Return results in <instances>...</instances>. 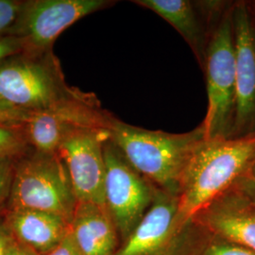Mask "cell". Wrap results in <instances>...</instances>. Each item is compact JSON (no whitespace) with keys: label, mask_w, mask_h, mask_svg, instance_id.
I'll return each instance as SVG.
<instances>
[{"label":"cell","mask_w":255,"mask_h":255,"mask_svg":"<svg viewBox=\"0 0 255 255\" xmlns=\"http://www.w3.org/2000/svg\"><path fill=\"white\" fill-rule=\"evenodd\" d=\"M0 114H8V115H15V116H28L29 114L16 109L9 105L6 101L0 99Z\"/></svg>","instance_id":"25"},{"label":"cell","mask_w":255,"mask_h":255,"mask_svg":"<svg viewBox=\"0 0 255 255\" xmlns=\"http://www.w3.org/2000/svg\"><path fill=\"white\" fill-rule=\"evenodd\" d=\"M4 219L12 237L39 255L51 252L69 231L65 219L41 211L7 210Z\"/></svg>","instance_id":"14"},{"label":"cell","mask_w":255,"mask_h":255,"mask_svg":"<svg viewBox=\"0 0 255 255\" xmlns=\"http://www.w3.org/2000/svg\"><path fill=\"white\" fill-rule=\"evenodd\" d=\"M9 255H39L34 251L29 249L28 247L23 245L20 243L15 238L13 240V243L10 247Z\"/></svg>","instance_id":"23"},{"label":"cell","mask_w":255,"mask_h":255,"mask_svg":"<svg viewBox=\"0 0 255 255\" xmlns=\"http://www.w3.org/2000/svg\"><path fill=\"white\" fill-rule=\"evenodd\" d=\"M179 196L157 188L154 201L116 255H152L164 246L178 221Z\"/></svg>","instance_id":"13"},{"label":"cell","mask_w":255,"mask_h":255,"mask_svg":"<svg viewBox=\"0 0 255 255\" xmlns=\"http://www.w3.org/2000/svg\"><path fill=\"white\" fill-rule=\"evenodd\" d=\"M78 204L67 169L58 153L29 149L16 159L8 210L56 215L69 224Z\"/></svg>","instance_id":"4"},{"label":"cell","mask_w":255,"mask_h":255,"mask_svg":"<svg viewBox=\"0 0 255 255\" xmlns=\"http://www.w3.org/2000/svg\"><path fill=\"white\" fill-rule=\"evenodd\" d=\"M152 10L181 34L203 69L210 41L232 1L134 0Z\"/></svg>","instance_id":"10"},{"label":"cell","mask_w":255,"mask_h":255,"mask_svg":"<svg viewBox=\"0 0 255 255\" xmlns=\"http://www.w3.org/2000/svg\"><path fill=\"white\" fill-rule=\"evenodd\" d=\"M17 158L0 156V208L9 201Z\"/></svg>","instance_id":"17"},{"label":"cell","mask_w":255,"mask_h":255,"mask_svg":"<svg viewBox=\"0 0 255 255\" xmlns=\"http://www.w3.org/2000/svg\"><path fill=\"white\" fill-rule=\"evenodd\" d=\"M115 3L110 0H23L17 18L6 34L18 38L23 53L44 54L52 51L56 39L67 27Z\"/></svg>","instance_id":"6"},{"label":"cell","mask_w":255,"mask_h":255,"mask_svg":"<svg viewBox=\"0 0 255 255\" xmlns=\"http://www.w3.org/2000/svg\"><path fill=\"white\" fill-rule=\"evenodd\" d=\"M235 1H232L214 31L202 71L208 107L201 122L206 140L230 138L235 117L237 55L234 33Z\"/></svg>","instance_id":"5"},{"label":"cell","mask_w":255,"mask_h":255,"mask_svg":"<svg viewBox=\"0 0 255 255\" xmlns=\"http://www.w3.org/2000/svg\"><path fill=\"white\" fill-rule=\"evenodd\" d=\"M30 149L22 125L0 122V156L19 158Z\"/></svg>","instance_id":"16"},{"label":"cell","mask_w":255,"mask_h":255,"mask_svg":"<svg viewBox=\"0 0 255 255\" xmlns=\"http://www.w3.org/2000/svg\"><path fill=\"white\" fill-rule=\"evenodd\" d=\"M69 228L83 255L115 254L117 227L106 206L78 202Z\"/></svg>","instance_id":"15"},{"label":"cell","mask_w":255,"mask_h":255,"mask_svg":"<svg viewBox=\"0 0 255 255\" xmlns=\"http://www.w3.org/2000/svg\"><path fill=\"white\" fill-rule=\"evenodd\" d=\"M104 156L105 206L117 230L128 238L151 206L157 187L130 165L111 138Z\"/></svg>","instance_id":"7"},{"label":"cell","mask_w":255,"mask_h":255,"mask_svg":"<svg viewBox=\"0 0 255 255\" xmlns=\"http://www.w3.org/2000/svg\"><path fill=\"white\" fill-rule=\"evenodd\" d=\"M250 8H251V15H252V23L254 28V34L255 38V1L250 2Z\"/></svg>","instance_id":"27"},{"label":"cell","mask_w":255,"mask_h":255,"mask_svg":"<svg viewBox=\"0 0 255 255\" xmlns=\"http://www.w3.org/2000/svg\"><path fill=\"white\" fill-rule=\"evenodd\" d=\"M90 95L66 83L53 51L20 53L0 64V99L28 114L82 101Z\"/></svg>","instance_id":"3"},{"label":"cell","mask_w":255,"mask_h":255,"mask_svg":"<svg viewBox=\"0 0 255 255\" xmlns=\"http://www.w3.org/2000/svg\"><path fill=\"white\" fill-rule=\"evenodd\" d=\"M109 139L108 128H74L58 148L57 153L67 169L78 202L105 206L104 146Z\"/></svg>","instance_id":"8"},{"label":"cell","mask_w":255,"mask_h":255,"mask_svg":"<svg viewBox=\"0 0 255 255\" xmlns=\"http://www.w3.org/2000/svg\"><path fill=\"white\" fill-rule=\"evenodd\" d=\"M206 255H255V252L231 242L212 244L206 251Z\"/></svg>","instance_id":"20"},{"label":"cell","mask_w":255,"mask_h":255,"mask_svg":"<svg viewBox=\"0 0 255 255\" xmlns=\"http://www.w3.org/2000/svg\"><path fill=\"white\" fill-rule=\"evenodd\" d=\"M110 138L130 165L163 191L179 196L183 174L206 140L202 124L190 131L170 133L136 127L112 117Z\"/></svg>","instance_id":"1"},{"label":"cell","mask_w":255,"mask_h":255,"mask_svg":"<svg viewBox=\"0 0 255 255\" xmlns=\"http://www.w3.org/2000/svg\"><path fill=\"white\" fill-rule=\"evenodd\" d=\"M194 219L228 242L255 253V190L239 180Z\"/></svg>","instance_id":"12"},{"label":"cell","mask_w":255,"mask_h":255,"mask_svg":"<svg viewBox=\"0 0 255 255\" xmlns=\"http://www.w3.org/2000/svg\"><path fill=\"white\" fill-rule=\"evenodd\" d=\"M23 0H0V35L6 34L17 18Z\"/></svg>","instance_id":"18"},{"label":"cell","mask_w":255,"mask_h":255,"mask_svg":"<svg viewBox=\"0 0 255 255\" xmlns=\"http://www.w3.org/2000/svg\"><path fill=\"white\" fill-rule=\"evenodd\" d=\"M255 190V159L248 168L246 173L240 179Z\"/></svg>","instance_id":"26"},{"label":"cell","mask_w":255,"mask_h":255,"mask_svg":"<svg viewBox=\"0 0 255 255\" xmlns=\"http://www.w3.org/2000/svg\"><path fill=\"white\" fill-rule=\"evenodd\" d=\"M13 240L14 237L6 225L4 216H0V255H9Z\"/></svg>","instance_id":"22"},{"label":"cell","mask_w":255,"mask_h":255,"mask_svg":"<svg viewBox=\"0 0 255 255\" xmlns=\"http://www.w3.org/2000/svg\"><path fill=\"white\" fill-rule=\"evenodd\" d=\"M45 255H84L80 250V248L76 244L73 236L70 232L65 235L63 240L55 247L54 249Z\"/></svg>","instance_id":"21"},{"label":"cell","mask_w":255,"mask_h":255,"mask_svg":"<svg viewBox=\"0 0 255 255\" xmlns=\"http://www.w3.org/2000/svg\"><path fill=\"white\" fill-rule=\"evenodd\" d=\"M28 116H15V115H8V114H0V122L14 124V125H22L27 120Z\"/></svg>","instance_id":"24"},{"label":"cell","mask_w":255,"mask_h":255,"mask_svg":"<svg viewBox=\"0 0 255 255\" xmlns=\"http://www.w3.org/2000/svg\"><path fill=\"white\" fill-rule=\"evenodd\" d=\"M255 159V133L238 138L205 140L183 174L178 221L194 219L235 185Z\"/></svg>","instance_id":"2"},{"label":"cell","mask_w":255,"mask_h":255,"mask_svg":"<svg viewBox=\"0 0 255 255\" xmlns=\"http://www.w3.org/2000/svg\"><path fill=\"white\" fill-rule=\"evenodd\" d=\"M20 53H23V46L17 37L9 34L0 35V64Z\"/></svg>","instance_id":"19"},{"label":"cell","mask_w":255,"mask_h":255,"mask_svg":"<svg viewBox=\"0 0 255 255\" xmlns=\"http://www.w3.org/2000/svg\"><path fill=\"white\" fill-rule=\"evenodd\" d=\"M112 117V114L101 108L99 100L91 94L82 101L30 113L23 123V130L31 149L40 153L54 154L65 134L74 128L109 129Z\"/></svg>","instance_id":"9"},{"label":"cell","mask_w":255,"mask_h":255,"mask_svg":"<svg viewBox=\"0 0 255 255\" xmlns=\"http://www.w3.org/2000/svg\"><path fill=\"white\" fill-rule=\"evenodd\" d=\"M237 55L236 104L230 138L255 133V38L250 1H236L233 10Z\"/></svg>","instance_id":"11"}]
</instances>
